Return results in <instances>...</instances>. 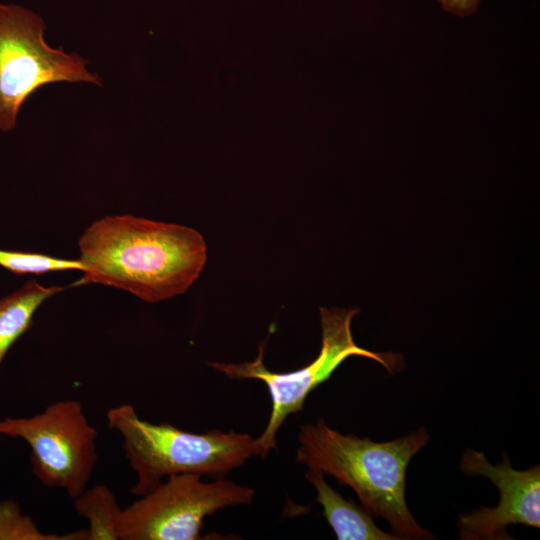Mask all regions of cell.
Returning <instances> with one entry per match:
<instances>
[{
  "mask_svg": "<svg viewBox=\"0 0 540 540\" xmlns=\"http://www.w3.org/2000/svg\"><path fill=\"white\" fill-rule=\"evenodd\" d=\"M78 245L83 275L77 285L111 286L150 303L184 294L207 260L195 229L132 215L94 221Z\"/></svg>",
  "mask_w": 540,
  "mask_h": 540,
  "instance_id": "cell-1",
  "label": "cell"
},
{
  "mask_svg": "<svg viewBox=\"0 0 540 540\" xmlns=\"http://www.w3.org/2000/svg\"><path fill=\"white\" fill-rule=\"evenodd\" d=\"M428 440L424 426L395 440L374 442L344 435L320 418L300 426L296 461L352 488L361 505L373 517L386 520L395 535L432 539L435 536L418 524L405 499L408 464Z\"/></svg>",
  "mask_w": 540,
  "mask_h": 540,
  "instance_id": "cell-2",
  "label": "cell"
},
{
  "mask_svg": "<svg viewBox=\"0 0 540 540\" xmlns=\"http://www.w3.org/2000/svg\"><path fill=\"white\" fill-rule=\"evenodd\" d=\"M106 418L108 427L122 438L125 457L137 477L131 493L138 497L171 475L223 478L259 456L256 439L247 433L216 429L194 433L167 422L151 423L130 404L110 408Z\"/></svg>",
  "mask_w": 540,
  "mask_h": 540,
  "instance_id": "cell-3",
  "label": "cell"
},
{
  "mask_svg": "<svg viewBox=\"0 0 540 540\" xmlns=\"http://www.w3.org/2000/svg\"><path fill=\"white\" fill-rule=\"evenodd\" d=\"M322 345L317 357L308 365L290 372L268 370L263 357L265 342L260 343L256 359L240 364L207 362L231 379H257L265 383L271 398V413L261 435L256 438L259 457L277 449L276 435L289 415L302 411L308 395L330 379L349 357L361 356L374 360L395 374L404 366L402 355L394 352H374L357 345L351 323L359 308H319Z\"/></svg>",
  "mask_w": 540,
  "mask_h": 540,
  "instance_id": "cell-4",
  "label": "cell"
},
{
  "mask_svg": "<svg viewBox=\"0 0 540 540\" xmlns=\"http://www.w3.org/2000/svg\"><path fill=\"white\" fill-rule=\"evenodd\" d=\"M45 23L15 4H0V131L16 125L24 101L39 87L54 82L101 85L76 53L54 49L44 40Z\"/></svg>",
  "mask_w": 540,
  "mask_h": 540,
  "instance_id": "cell-5",
  "label": "cell"
},
{
  "mask_svg": "<svg viewBox=\"0 0 540 540\" xmlns=\"http://www.w3.org/2000/svg\"><path fill=\"white\" fill-rule=\"evenodd\" d=\"M255 491L231 480L204 482L195 474L171 475L122 509L118 540L202 539L206 517L252 503Z\"/></svg>",
  "mask_w": 540,
  "mask_h": 540,
  "instance_id": "cell-6",
  "label": "cell"
},
{
  "mask_svg": "<svg viewBox=\"0 0 540 540\" xmlns=\"http://www.w3.org/2000/svg\"><path fill=\"white\" fill-rule=\"evenodd\" d=\"M0 435L27 443L32 474L43 486L62 489L72 499L86 490L98 462V433L79 401L59 400L30 417L4 418Z\"/></svg>",
  "mask_w": 540,
  "mask_h": 540,
  "instance_id": "cell-7",
  "label": "cell"
},
{
  "mask_svg": "<svg viewBox=\"0 0 540 540\" xmlns=\"http://www.w3.org/2000/svg\"><path fill=\"white\" fill-rule=\"evenodd\" d=\"M460 469L465 475L490 479L500 493L496 507L482 506L459 515L461 539L511 540L506 532L510 524L540 528L539 464L527 470H516L505 453L502 462L495 466L482 452L469 448L462 456Z\"/></svg>",
  "mask_w": 540,
  "mask_h": 540,
  "instance_id": "cell-8",
  "label": "cell"
},
{
  "mask_svg": "<svg viewBox=\"0 0 540 540\" xmlns=\"http://www.w3.org/2000/svg\"><path fill=\"white\" fill-rule=\"evenodd\" d=\"M305 478L315 487L316 502L322 506V515L338 540H402L376 526L373 516L362 505L345 500L325 481L322 472L307 469Z\"/></svg>",
  "mask_w": 540,
  "mask_h": 540,
  "instance_id": "cell-9",
  "label": "cell"
},
{
  "mask_svg": "<svg viewBox=\"0 0 540 540\" xmlns=\"http://www.w3.org/2000/svg\"><path fill=\"white\" fill-rule=\"evenodd\" d=\"M63 290V287L44 286L30 279L0 298V367L12 346L31 327L38 308Z\"/></svg>",
  "mask_w": 540,
  "mask_h": 540,
  "instance_id": "cell-10",
  "label": "cell"
},
{
  "mask_svg": "<svg viewBox=\"0 0 540 540\" xmlns=\"http://www.w3.org/2000/svg\"><path fill=\"white\" fill-rule=\"evenodd\" d=\"M76 512L88 520V540H118L122 508L105 485H95L74 499Z\"/></svg>",
  "mask_w": 540,
  "mask_h": 540,
  "instance_id": "cell-11",
  "label": "cell"
},
{
  "mask_svg": "<svg viewBox=\"0 0 540 540\" xmlns=\"http://www.w3.org/2000/svg\"><path fill=\"white\" fill-rule=\"evenodd\" d=\"M88 530L66 534L45 533L28 515L22 513L14 500L0 502V540H88Z\"/></svg>",
  "mask_w": 540,
  "mask_h": 540,
  "instance_id": "cell-12",
  "label": "cell"
},
{
  "mask_svg": "<svg viewBox=\"0 0 540 540\" xmlns=\"http://www.w3.org/2000/svg\"><path fill=\"white\" fill-rule=\"evenodd\" d=\"M0 267L18 275H40L66 270L81 271L82 263L79 259H65L42 253L0 249Z\"/></svg>",
  "mask_w": 540,
  "mask_h": 540,
  "instance_id": "cell-13",
  "label": "cell"
},
{
  "mask_svg": "<svg viewBox=\"0 0 540 540\" xmlns=\"http://www.w3.org/2000/svg\"><path fill=\"white\" fill-rule=\"evenodd\" d=\"M441 8L456 17L465 18L473 15L483 0H436Z\"/></svg>",
  "mask_w": 540,
  "mask_h": 540,
  "instance_id": "cell-14",
  "label": "cell"
}]
</instances>
